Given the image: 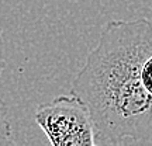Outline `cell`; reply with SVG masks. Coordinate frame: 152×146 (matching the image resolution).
<instances>
[{"label": "cell", "instance_id": "3957f363", "mask_svg": "<svg viewBox=\"0 0 152 146\" xmlns=\"http://www.w3.org/2000/svg\"><path fill=\"white\" fill-rule=\"evenodd\" d=\"M13 129L9 119V108L6 103L0 98V146L13 145Z\"/></svg>", "mask_w": 152, "mask_h": 146}, {"label": "cell", "instance_id": "277c9868", "mask_svg": "<svg viewBox=\"0 0 152 146\" xmlns=\"http://www.w3.org/2000/svg\"><path fill=\"white\" fill-rule=\"evenodd\" d=\"M6 68V58H4V42H3V30L0 28V77L3 75Z\"/></svg>", "mask_w": 152, "mask_h": 146}, {"label": "cell", "instance_id": "7a4b0ae2", "mask_svg": "<svg viewBox=\"0 0 152 146\" xmlns=\"http://www.w3.org/2000/svg\"><path fill=\"white\" fill-rule=\"evenodd\" d=\"M37 125L54 146H96L94 126L86 104L75 94L58 96L34 111Z\"/></svg>", "mask_w": 152, "mask_h": 146}, {"label": "cell", "instance_id": "6da1fadb", "mask_svg": "<svg viewBox=\"0 0 152 146\" xmlns=\"http://www.w3.org/2000/svg\"><path fill=\"white\" fill-rule=\"evenodd\" d=\"M141 17L113 20L72 81L71 93L89 108L96 145L152 139V97L138 72Z\"/></svg>", "mask_w": 152, "mask_h": 146}]
</instances>
